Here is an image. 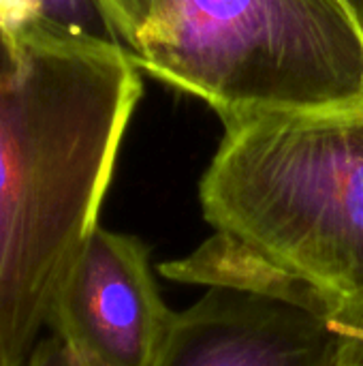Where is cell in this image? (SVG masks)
I'll return each mask as SVG.
<instances>
[{
	"label": "cell",
	"mask_w": 363,
	"mask_h": 366,
	"mask_svg": "<svg viewBox=\"0 0 363 366\" xmlns=\"http://www.w3.org/2000/svg\"><path fill=\"white\" fill-rule=\"evenodd\" d=\"M120 43L0 36V362L26 366L141 99Z\"/></svg>",
	"instance_id": "1"
},
{
	"label": "cell",
	"mask_w": 363,
	"mask_h": 366,
	"mask_svg": "<svg viewBox=\"0 0 363 366\" xmlns=\"http://www.w3.org/2000/svg\"><path fill=\"white\" fill-rule=\"evenodd\" d=\"M199 197L214 236L165 277L327 317L363 298V105L225 124Z\"/></svg>",
	"instance_id": "2"
},
{
	"label": "cell",
	"mask_w": 363,
	"mask_h": 366,
	"mask_svg": "<svg viewBox=\"0 0 363 366\" xmlns=\"http://www.w3.org/2000/svg\"><path fill=\"white\" fill-rule=\"evenodd\" d=\"M133 60L223 124L363 105V26L344 0H152Z\"/></svg>",
	"instance_id": "3"
},
{
	"label": "cell",
	"mask_w": 363,
	"mask_h": 366,
	"mask_svg": "<svg viewBox=\"0 0 363 366\" xmlns=\"http://www.w3.org/2000/svg\"><path fill=\"white\" fill-rule=\"evenodd\" d=\"M171 320L148 247L96 225L56 290L47 328L88 366H152Z\"/></svg>",
	"instance_id": "4"
},
{
	"label": "cell",
	"mask_w": 363,
	"mask_h": 366,
	"mask_svg": "<svg viewBox=\"0 0 363 366\" xmlns=\"http://www.w3.org/2000/svg\"><path fill=\"white\" fill-rule=\"evenodd\" d=\"M152 366H342V339L306 305L216 285L173 313Z\"/></svg>",
	"instance_id": "5"
},
{
	"label": "cell",
	"mask_w": 363,
	"mask_h": 366,
	"mask_svg": "<svg viewBox=\"0 0 363 366\" xmlns=\"http://www.w3.org/2000/svg\"><path fill=\"white\" fill-rule=\"evenodd\" d=\"M0 36H53L122 45L98 0H0Z\"/></svg>",
	"instance_id": "6"
},
{
	"label": "cell",
	"mask_w": 363,
	"mask_h": 366,
	"mask_svg": "<svg viewBox=\"0 0 363 366\" xmlns=\"http://www.w3.org/2000/svg\"><path fill=\"white\" fill-rule=\"evenodd\" d=\"M122 45L135 54L141 32L150 19L152 0H98Z\"/></svg>",
	"instance_id": "7"
},
{
	"label": "cell",
	"mask_w": 363,
	"mask_h": 366,
	"mask_svg": "<svg viewBox=\"0 0 363 366\" xmlns=\"http://www.w3.org/2000/svg\"><path fill=\"white\" fill-rule=\"evenodd\" d=\"M329 322L342 339V354L363 356V298L334 311Z\"/></svg>",
	"instance_id": "8"
},
{
	"label": "cell",
	"mask_w": 363,
	"mask_h": 366,
	"mask_svg": "<svg viewBox=\"0 0 363 366\" xmlns=\"http://www.w3.org/2000/svg\"><path fill=\"white\" fill-rule=\"evenodd\" d=\"M26 366H88L56 335L41 337Z\"/></svg>",
	"instance_id": "9"
},
{
	"label": "cell",
	"mask_w": 363,
	"mask_h": 366,
	"mask_svg": "<svg viewBox=\"0 0 363 366\" xmlns=\"http://www.w3.org/2000/svg\"><path fill=\"white\" fill-rule=\"evenodd\" d=\"M349 6H351V11L357 15V19L362 21V26H363V0H344Z\"/></svg>",
	"instance_id": "10"
},
{
	"label": "cell",
	"mask_w": 363,
	"mask_h": 366,
	"mask_svg": "<svg viewBox=\"0 0 363 366\" xmlns=\"http://www.w3.org/2000/svg\"><path fill=\"white\" fill-rule=\"evenodd\" d=\"M342 366H363V356H344L342 354Z\"/></svg>",
	"instance_id": "11"
},
{
	"label": "cell",
	"mask_w": 363,
	"mask_h": 366,
	"mask_svg": "<svg viewBox=\"0 0 363 366\" xmlns=\"http://www.w3.org/2000/svg\"><path fill=\"white\" fill-rule=\"evenodd\" d=\"M0 366H4V365H2V362H0Z\"/></svg>",
	"instance_id": "12"
}]
</instances>
